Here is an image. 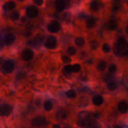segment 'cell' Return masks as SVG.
I'll list each match as a JSON object with an SVG mask.
<instances>
[{"instance_id":"obj_29","label":"cell","mask_w":128,"mask_h":128,"mask_svg":"<svg viewBox=\"0 0 128 128\" xmlns=\"http://www.w3.org/2000/svg\"><path fill=\"white\" fill-rule=\"evenodd\" d=\"M61 60L64 63H69L71 61L70 58L68 57L67 56H63L62 57H61Z\"/></svg>"},{"instance_id":"obj_25","label":"cell","mask_w":128,"mask_h":128,"mask_svg":"<svg viewBox=\"0 0 128 128\" xmlns=\"http://www.w3.org/2000/svg\"><path fill=\"white\" fill-rule=\"evenodd\" d=\"M67 53H69L70 55H74L76 53V50L73 46H70L67 48Z\"/></svg>"},{"instance_id":"obj_10","label":"cell","mask_w":128,"mask_h":128,"mask_svg":"<svg viewBox=\"0 0 128 128\" xmlns=\"http://www.w3.org/2000/svg\"><path fill=\"white\" fill-rule=\"evenodd\" d=\"M117 109H118L119 111L121 113H126L127 110H128V103L125 101H121L118 104Z\"/></svg>"},{"instance_id":"obj_19","label":"cell","mask_w":128,"mask_h":128,"mask_svg":"<svg viewBox=\"0 0 128 128\" xmlns=\"http://www.w3.org/2000/svg\"><path fill=\"white\" fill-rule=\"evenodd\" d=\"M19 18V13L18 11H14L10 15V18H11L12 20L16 21L18 20Z\"/></svg>"},{"instance_id":"obj_20","label":"cell","mask_w":128,"mask_h":128,"mask_svg":"<svg viewBox=\"0 0 128 128\" xmlns=\"http://www.w3.org/2000/svg\"><path fill=\"white\" fill-rule=\"evenodd\" d=\"M99 8V3L97 1L94 0L91 3V10H94V11H96Z\"/></svg>"},{"instance_id":"obj_5","label":"cell","mask_w":128,"mask_h":128,"mask_svg":"<svg viewBox=\"0 0 128 128\" xmlns=\"http://www.w3.org/2000/svg\"><path fill=\"white\" fill-rule=\"evenodd\" d=\"M38 10L36 7L31 6L26 9V15L30 18H37L38 17Z\"/></svg>"},{"instance_id":"obj_34","label":"cell","mask_w":128,"mask_h":128,"mask_svg":"<svg viewBox=\"0 0 128 128\" xmlns=\"http://www.w3.org/2000/svg\"><path fill=\"white\" fill-rule=\"evenodd\" d=\"M64 1H69V0H64Z\"/></svg>"},{"instance_id":"obj_21","label":"cell","mask_w":128,"mask_h":128,"mask_svg":"<svg viewBox=\"0 0 128 128\" xmlns=\"http://www.w3.org/2000/svg\"><path fill=\"white\" fill-rule=\"evenodd\" d=\"M108 88L109 90H111V91H113V90H116V88H117V84H116V82H110V83L108 84Z\"/></svg>"},{"instance_id":"obj_12","label":"cell","mask_w":128,"mask_h":128,"mask_svg":"<svg viewBox=\"0 0 128 128\" xmlns=\"http://www.w3.org/2000/svg\"><path fill=\"white\" fill-rule=\"evenodd\" d=\"M55 7L57 11L61 12L64 8V4L62 0H56L55 2Z\"/></svg>"},{"instance_id":"obj_27","label":"cell","mask_w":128,"mask_h":128,"mask_svg":"<svg viewBox=\"0 0 128 128\" xmlns=\"http://www.w3.org/2000/svg\"><path fill=\"white\" fill-rule=\"evenodd\" d=\"M81 69V66L80 64H76L73 66V72H78Z\"/></svg>"},{"instance_id":"obj_9","label":"cell","mask_w":128,"mask_h":128,"mask_svg":"<svg viewBox=\"0 0 128 128\" xmlns=\"http://www.w3.org/2000/svg\"><path fill=\"white\" fill-rule=\"evenodd\" d=\"M46 123V120L43 117H37L32 120V125L34 126H42Z\"/></svg>"},{"instance_id":"obj_16","label":"cell","mask_w":128,"mask_h":128,"mask_svg":"<svg viewBox=\"0 0 128 128\" xmlns=\"http://www.w3.org/2000/svg\"><path fill=\"white\" fill-rule=\"evenodd\" d=\"M117 24L115 20H111L108 23V28L110 30H114L117 28Z\"/></svg>"},{"instance_id":"obj_33","label":"cell","mask_w":128,"mask_h":128,"mask_svg":"<svg viewBox=\"0 0 128 128\" xmlns=\"http://www.w3.org/2000/svg\"><path fill=\"white\" fill-rule=\"evenodd\" d=\"M114 128H121L120 126H115Z\"/></svg>"},{"instance_id":"obj_30","label":"cell","mask_w":128,"mask_h":128,"mask_svg":"<svg viewBox=\"0 0 128 128\" xmlns=\"http://www.w3.org/2000/svg\"><path fill=\"white\" fill-rule=\"evenodd\" d=\"M97 46H98V43L95 41L92 42L91 43V46L92 49H94V50L96 49L97 47Z\"/></svg>"},{"instance_id":"obj_15","label":"cell","mask_w":128,"mask_h":128,"mask_svg":"<svg viewBox=\"0 0 128 128\" xmlns=\"http://www.w3.org/2000/svg\"><path fill=\"white\" fill-rule=\"evenodd\" d=\"M16 6V3H14L13 1H10L8 2V3H6L4 6V8L6 10H8V11H10V10H12L13 9H15Z\"/></svg>"},{"instance_id":"obj_22","label":"cell","mask_w":128,"mask_h":128,"mask_svg":"<svg viewBox=\"0 0 128 128\" xmlns=\"http://www.w3.org/2000/svg\"><path fill=\"white\" fill-rule=\"evenodd\" d=\"M102 51H103L104 53H109L111 51V48L108 43L103 44V45H102Z\"/></svg>"},{"instance_id":"obj_6","label":"cell","mask_w":128,"mask_h":128,"mask_svg":"<svg viewBox=\"0 0 128 128\" xmlns=\"http://www.w3.org/2000/svg\"><path fill=\"white\" fill-rule=\"evenodd\" d=\"M46 48L48 49H53L56 46V38L54 36H49L48 38L47 41L45 43Z\"/></svg>"},{"instance_id":"obj_35","label":"cell","mask_w":128,"mask_h":128,"mask_svg":"<svg viewBox=\"0 0 128 128\" xmlns=\"http://www.w3.org/2000/svg\"><path fill=\"white\" fill-rule=\"evenodd\" d=\"M19 1H23V0H19Z\"/></svg>"},{"instance_id":"obj_3","label":"cell","mask_w":128,"mask_h":128,"mask_svg":"<svg viewBox=\"0 0 128 128\" xmlns=\"http://www.w3.org/2000/svg\"><path fill=\"white\" fill-rule=\"evenodd\" d=\"M15 68V65L11 61H6L3 64L1 67V70L4 74H10L13 71Z\"/></svg>"},{"instance_id":"obj_7","label":"cell","mask_w":128,"mask_h":128,"mask_svg":"<svg viewBox=\"0 0 128 128\" xmlns=\"http://www.w3.org/2000/svg\"><path fill=\"white\" fill-rule=\"evenodd\" d=\"M33 52L30 49H25L21 53L22 59L24 60H26V61L31 60L33 58Z\"/></svg>"},{"instance_id":"obj_11","label":"cell","mask_w":128,"mask_h":128,"mask_svg":"<svg viewBox=\"0 0 128 128\" xmlns=\"http://www.w3.org/2000/svg\"><path fill=\"white\" fill-rule=\"evenodd\" d=\"M15 39H16V37H15V36L13 34H10L8 35L4 38V42L6 45H11V44L15 42Z\"/></svg>"},{"instance_id":"obj_17","label":"cell","mask_w":128,"mask_h":128,"mask_svg":"<svg viewBox=\"0 0 128 128\" xmlns=\"http://www.w3.org/2000/svg\"><path fill=\"white\" fill-rule=\"evenodd\" d=\"M74 42H75V44L77 45V46H81L84 44L85 42L84 38H82V37H77V38L75 39Z\"/></svg>"},{"instance_id":"obj_2","label":"cell","mask_w":128,"mask_h":128,"mask_svg":"<svg viewBox=\"0 0 128 128\" xmlns=\"http://www.w3.org/2000/svg\"><path fill=\"white\" fill-rule=\"evenodd\" d=\"M78 124L81 126H85L88 123L89 118V113L87 111L81 112L78 114Z\"/></svg>"},{"instance_id":"obj_31","label":"cell","mask_w":128,"mask_h":128,"mask_svg":"<svg viewBox=\"0 0 128 128\" xmlns=\"http://www.w3.org/2000/svg\"><path fill=\"white\" fill-rule=\"evenodd\" d=\"M34 3L38 6H41L43 3V0H33Z\"/></svg>"},{"instance_id":"obj_24","label":"cell","mask_w":128,"mask_h":128,"mask_svg":"<svg viewBox=\"0 0 128 128\" xmlns=\"http://www.w3.org/2000/svg\"><path fill=\"white\" fill-rule=\"evenodd\" d=\"M106 67V63L104 61H101L99 63L98 65V68L99 70H104L105 69Z\"/></svg>"},{"instance_id":"obj_26","label":"cell","mask_w":128,"mask_h":128,"mask_svg":"<svg viewBox=\"0 0 128 128\" xmlns=\"http://www.w3.org/2000/svg\"><path fill=\"white\" fill-rule=\"evenodd\" d=\"M64 70L66 71V72L68 73V74H70V73L73 72V66L71 65H66L64 68Z\"/></svg>"},{"instance_id":"obj_1","label":"cell","mask_w":128,"mask_h":128,"mask_svg":"<svg viewBox=\"0 0 128 128\" xmlns=\"http://www.w3.org/2000/svg\"><path fill=\"white\" fill-rule=\"evenodd\" d=\"M114 52L116 55H126L128 53V44L124 38H119L114 46Z\"/></svg>"},{"instance_id":"obj_14","label":"cell","mask_w":128,"mask_h":128,"mask_svg":"<svg viewBox=\"0 0 128 128\" xmlns=\"http://www.w3.org/2000/svg\"><path fill=\"white\" fill-rule=\"evenodd\" d=\"M96 25V20L93 17L89 18L86 21V26L88 28H93Z\"/></svg>"},{"instance_id":"obj_32","label":"cell","mask_w":128,"mask_h":128,"mask_svg":"<svg viewBox=\"0 0 128 128\" xmlns=\"http://www.w3.org/2000/svg\"><path fill=\"white\" fill-rule=\"evenodd\" d=\"M61 128V126L58 124H55L53 126V128Z\"/></svg>"},{"instance_id":"obj_23","label":"cell","mask_w":128,"mask_h":128,"mask_svg":"<svg viewBox=\"0 0 128 128\" xmlns=\"http://www.w3.org/2000/svg\"><path fill=\"white\" fill-rule=\"evenodd\" d=\"M66 95H67V97H68L69 98L73 99L75 98L76 96V92L73 90H70L68 92H67Z\"/></svg>"},{"instance_id":"obj_18","label":"cell","mask_w":128,"mask_h":128,"mask_svg":"<svg viewBox=\"0 0 128 128\" xmlns=\"http://www.w3.org/2000/svg\"><path fill=\"white\" fill-rule=\"evenodd\" d=\"M53 103L51 101H46L44 103V108L46 110L48 111V110H51L53 109Z\"/></svg>"},{"instance_id":"obj_8","label":"cell","mask_w":128,"mask_h":128,"mask_svg":"<svg viewBox=\"0 0 128 128\" xmlns=\"http://www.w3.org/2000/svg\"><path fill=\"white\" fill-rule=\"evenodd\" d=\"M12 110L11 106L8 105H4L0 107V116H10Z\"/></svg>"},{"instance_id":"obj_13","label":"cell","mask_w":128,"mask_h":128,"mask_svg":"<svg viewBox=\"0 0 128 128\" xmlns=\"http://www.w3.org/2000/svg\"><path fill=\"white\" fill-rule=\"evenodd\" d=\"M93 102L95 106H101L103 103V98L101 95H96L93 98Z\"/></svg>"},{"instance_id":"obj_4","label":"cell","mask_w":128,"mask_h":128,"mask_svg":"<svg viewBox=\"0 0 128 128\" xmlns=\"http://www.w3.org/2000/svg\"><path fill=\"white\" fill-rule=\"evenodd\" d=\"M61 28V25L57 21H53L48 26V30L52 33H58Z\"/></svg>"},{"instance_id":"obj_28","label":"cell","mask_w":128,"mask_h":128,"mask_svg":"<svg viewBox=\"0 0 128 128\" xmlns=\"http://www.w3.org/2000/svg\"><path fill=\"white\" fill-rule=\"evenodd\" d=\"M116 70H117V67L114 64H112V65H111L109 66V70L111 73H114L116 71Z\"/></svg>"}]
</instances>
